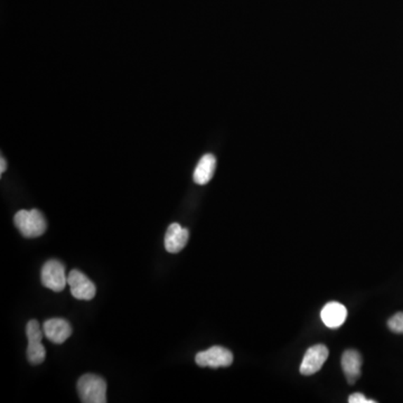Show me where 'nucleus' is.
Masks as SVG:
<instances>
[{
    "instance_id": "1",
    "label": "nucleus",
    "mask_w": 403,
    "mask_h": 403,
    "mask_svg": "<svg viewBox=\"0 0 403 403\" xmlns=\"http://www.w3.org/2000/svg\"><path fill=\"white\" fill-rule=\"evenodd\" d=\"M14 223L25 238H39L47 229L46 220L39 210H20L16 213Z\"/></svg>"
},
{
    "instance_id": "2",
    "label": "nucleus",
    "mask_w": 403,
    "mask_h": 403,
    "mask_svg": "<svg viewBox=\"0 0 403 403\" xmlns=\"http://www.w3.org/2000/svg\"><path fill=\"white\" fill-rule=\"evenodd\" d=\"M78 392L83 403L107 402V383L101 376L84 374L78 381Z\"/></svg>"
},
{
    "instance_id": "3",
    "label": "nucleus",
    "mask_w": 403,
    "mask_h": 403,
    "mask_svg": "<svg viewBox=\"0 0 403 403\" xmlns=\"http://www.w3.org/2000/svg\"><path fill=\"white\" fill-rule=\"evenodd\" d=\"M41 279L44 287L55 293L63 291L67 284V271L63 263L58 260L47 261L41 268Z\"/></svg>"
},
{
    "instance_id": "4",
    "label": "nucleus",
    "mask_w": 403,
    "mask_h": 403,
    "mask_svg": "<svg viewBox=\"0 0 403 403\" xmlns=\"http://www.w3.org/2000/svg\"><path fill=\"white\" fill-rule=\"evenodd\" d=\"M26 334H27V359L31 364H41L44 362L46 357V351L41 344V338L44 331H41V325L35 319L28 322L26 327Z\"/></svg>"
},
{
    "instance_id": "5",
    "label": "nucleus",
    "mask_w": 403,
    "mask_h": 403,
    "mask_svg": "<svg viewBox=\"0 0 403 403\" xmlns=\"http://www.w3.org/2000/svg\"><path fill=\"white\" fill-rule=\"evenodd\" d=\"M195 362L202 367H227L233 363V354L227 348L213 346L206 351L197 353Z\"/></svg>"
},
{
    "instance_id": "6",
    "label": "nucleus",
    "mask_w": 403,
    "mask_h": 403,
    "mask_svg": "<svg viewBox=\"0 0 403 403\" xmlns=\"http://www.w3.org/2000/svg\"><path fill=\"white\" fill-rule=\"evenodd\" d=\"M67 284L71 288L73 297L79 300H91L97 293V288L93 282L79 270L70 271Z\"/></svg>"
},
{
    "instance_id": "7",
    "label": "nucleus",
    "mask_w": 403,
    "mask_h": 403,
    "mask_svg": "<svg viewBox=\"0 0 403 403\" xmlns=\"http://www.w3.org/2000/svg\"><path fill=\"white\" fill-rule=\"evenodd\" d=\"M329 348L323 344H317L308 348L300 364L301 374L303 376L315 374L323 367L326 359H329Z\"/></svg>"
},
{
    "instance_id": "8",
    "label": "nucleus",
    "mask_w": 403,
    "mask_h": 403,
    "mask_svg": "<svg viewBox=\"0 0 403 403\" xmlns=\"http://www.w3.org/2000/svg\"><path fill=\"white\" fill-rule=\"evenodd\" d=\"M43 331L47 340L54 344H63L72 334V327L63 318H51L43 324Z\"/></svg>"
},
{
    "instance_id": "9",
    "label": "nucleus",
    "mask_w": 403,
    "mask_h": 403,
    "mask_svg": "<svg viewBox=\"0 0 403 403\" xmlns=\"http://www.w3.org/2000/svg\"><path fill=\"white\" fill-rule=\"evenodd\" d=\"M190 232L178 223L169 225L165 234V249L169 253H178L187 244Z\"/></svg>"
},
{
    "instance_id": "10",
    "label": "nucleus",
    "mask_w": 403,
    "mask_h": 403,
    "mask_svg": "<svg viewBox=\"0 0 403 403\" xmlns=\"http://www.w3.org/2000/svg\"><path fill=\"white\" fill-rule=\"evenodd\" d=\"M322 321L329 329H338L343 324L345 323L348 318V310L344 305L331 301L324 306L321 312Z\"/></svg>"
},
{
    "instance_id": "11",
    "label": "nucleus",
    "mask_w": 403,
    "mask_h": 403,
    "mask_svg": "<svg viewBox=\"0 0 403 403\" xmlns=\"http://www.w3.org/2000/svg\"><path fill=\"white\" fill-rule=\"evenodd\" d=\"M342 369L348 383H355L361 376V369H362L361 354L354 350L344 352L342 357Z\"/></svg>"
},
{
    "instance_id": "12",
    "label": "nucleus",
    "mask_w": 403,
    "mask_h": 403,
    "mask_svg": "<svg viewBox=\"0 0 403 403\" xmlns=\"http://www.w3.org/2000/svg\"><path fill=\"white\" fill-rule=\"evenodd\" d=\"M216 169V159L212 154H206L199 159L197 169L194 171V182L199 185H205L210 182Z\"/></svg>"
},
{
    "instance_id": "13",
    "label": "nucleus",
    "mask_w": 403,
    "mask_h": 403,
    "mask_svg": "<svg viewBox=\"0 0 403 403\" xmlns=\"http://www.w3.org/2000/svg\"><path fill=\"white\" fill-rule=\"evenodd\" d=\"M388 327L395 334H403V312H397L388 321Z\"/></svg>"
},
{
    "instance_id": "14",
    "label": "nucleus",
    "mask_w": 403,
    "mask_h": 403,
    "mask_svg": "<svg viewBox=\"0 0 403 403\" xmlns=\"http://www.w3.org/2000/svg\"><path fill=\"white\" fill-rule=\"evenodd\" d=\"M350 403H376V400H369L362 393H353L348 397Z\"/></svg>"
},
{
    "instance_id": "15",
    "label": "nucleus",
    "mask_w": 403,
    "mask_h": 403,
    "mask_svg": "<svg viewBox=\"0 0 403 403\" xmlns=\"http://www.w3.org/2000/svg\"><path fill=\"white\" fill-rule=\"evenodd\" d=\"M0 161H1V165H0V174H4V171L7 169V163H6L5 158L4 157H1Z\"/></svg>"
}]
</instances>
